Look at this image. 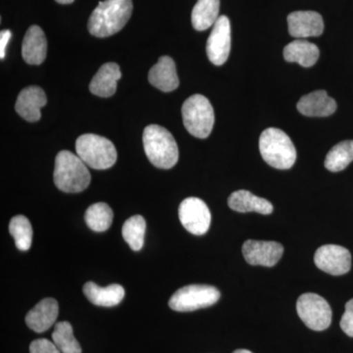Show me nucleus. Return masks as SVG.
I'll use <instances>...</instances> for the list:
<instances>
[{"mask_svg":"<svg viewBox=\"0 0 353 353\" xmlns=\"http://www.w3.org/2000/svg\"><path fill=\"white\" fill-rule=\"evenodd\" d=\"M132 12V0L99 2L88 20V32L97 38H108L126 26Z\"/></svg>","mask_w":353,"mask_h":353,"instance_id":"1","label":"nucleus"},{"mask_svg":"<svg viewBox=\"0 0 353 353\" xmlns=\"http://www.w3.org/2000/svg\"><path fill=\"white\" fill-rule=\"evenodd\" d=\"M53 179L57 189L68 194H78L90 185V173L87 165L78 155L62 150L55 158Z\"/></svg>","mask_w":353,"mask_h":353,"instance_id":"2","label":"nucleus"},{"mask_svg":"<svg viewBox=\"0 0 353 353\" xmlns=\"http://www.w3.org/2000/svg\"><path fill=\"white\" fill-rule=\"evenodd\" d=\"M143 148L150 163L160 169H171L179 160V148L173 134L159 125L145 128Z\"/></svg>","mask_w":353,"mask_h":353,"instance_id":"3","label":"nucleus"},{"mask_svg":"<svg viewBox=\"0 0 353 353\" xmlns=\"http://www.w3.org/2000/svg\"><path fill=\"white\" fill-rule=\"evenodd\" d=\"M259 150L264 161L273 168L288 170L296 163V146L282 130H265L260 136Z\"/></svg>","mask_w":353,"mask_h":353,"instance_id":"4","label":"nucleus"},{"mask_svg":"<svg viewBox=\"0 0 353 353\" xmlns=\"http://www.w3.org/2000/svg\"><path fill=\"white\" fill-rule=\"evenodd\" d=\"M76 152L87 166L95 170H106L117 161L115 146L99 134H85L78 138Z\"/></svg>","mask_w":353,"mask_h":353,"instance_id":"5","label":"nucleus"},{"mask_svg":"<svg viewBox=\"0 0 353 353\" xmlns=\"http://www.w3.org/2000/svg\"><path fill=\"white\" fill-rule=\"evenodd\" d=\"M183 121L185 129L197 139L210 136L214 127L215 115L210 101L204 95L194 94L183 102Z\"/></svg>","mask_w":353,"mask_h":353,"instance_id":"6","label":"nucleus"},{"mask_svg":"<svg viewBox=\"0 0 353 353\" xmlns=\"http://www.w3.org/2000/svg\"><path fill=\"white\" fill-rule=\"evenodd\" d=\"M220 296L219 290L212 285H185L171 296L169 306L178 312H190L212 306L219 301Z\"/></svg>","mask_w":353,"mask_h":353,"instance_id":"7","label":"nucleus"},{"mask_svg":"<svg viewBox=\"0 0 353 353\" xmlns=\"http://www.w3.org/2000/svg\"><path fill=\"white\" fill-rule=\"evenodd\" d=\"M296 310L304 324L313 331H324L331 325V306L319 294L312 292L301 294L297 299Z\"/></svg>","mask_w":353,"mask_h":353,"instance_id":"8","label":"nucleus"},{"mask_svg":"<svg viewBox=\"0 0 353 353\" xmlns=\"http://www.w3.org/2000/svg\"><path fill=\"white\" fill-rule=\"evenodd\" d=\"M179 218L183 228L190 234L202 236L208 233L211 213L205 202L197 197H188L179 208Z\"/></svg>","mask_w":353,"mask_h":353,"instance_id":"9","label":"nucleus"},{"mask_svg":"<svg viewBox=\"0 0 353 353\" xmlns=\"http://www.w3.org/2000/svg\"><path fill=\"white\" fill-rule=\"evenodd\" d=\"M231 23L227 16H220L213 26L206 46V52L210 62L217 66L226 63L231 51Z\"/></svg>","mask_w":353,"mask_h":353,"instance_id":"10","label":"nucleus"},{"mask_svg":"<svg viewBox=\"0 0 353 353\" xmlns=\"http://www.w3.org/2000/svg\"><path fill=\"white\" fill-rule=\"evenodd\" d=\"M314 262L320 270L330 275H345L352 268V254L343 246L323 245L315 252Z\"/></svg>","mask_w":353,"mask_h":353,"instance_id":"11","label":"nucleus"},{"mask_svg":"<svg viewBox=\"0 0 353 353\" xmlns=\"http://www.w3.org/2000/svg\"><path fill=\"white\" fill-rule=\"evenodd\" d=\"M284 248L276 241H246L243 245L245 261L252 266L273 267L280 261Z\"/></svg>","mask_w":353,"mask_h":353,"instance_id":"12","label":"nucleus"},{"mask_svg":"<svg viewBox=\"0 0 353 353\" xmlns=\"http://www.w3.org/2000/svg\"><path fill=\"white\" fill-rule=\"evenodd\" d=\"M290 36L296 39L319 37L324 31L322 16L315 11H296L288 16Z\"/></svg>","mask_w":353,"mask_h":353,"instance_id":"13","label":"nucleus"},{"mask_svg":"<svg viewBox=\"0 0 353 353\" xmlns=\"http://www.w3.org/2000/svg\"><path fill=\"white\" fill-rule=\"evenodd\" d=\"M48 102L43 88L31 85L24 88L18 95L16 101V112L28 122H37L41 119V109Z\"/></svg>","mask_w":353,"mask_h":353,"instance_id":"14","label":"nucleus"},{"mask_svg":"<svg viewBox=\"0 0 353 353\" xmlns=\"http://www.w3.org/2000/svg\"><path fill=\"white\" fill-rule=\"evenodd\" d=\"M59 314V306L54 299H43L26 315V324L36 333L51 328Z\"/></svg>","mask_w":353,"mask_h":353,"instance_id":"15","label":"nucleus"},{"mask_svg":"<svg viewBox=\"0 0 353 353\" xmlns=\"http://www.w3.org/2000/svg\"><path fill=\"white\" fill-rule=\"evenodd\" d=\"M48 41L39 26H31L26 32L22 43V57L26 63L41 65L46 58Z\"/></svg>","mask_w":353,"mask_h":353,"instance_id":"16","label":"nucleus"},{"mask_svg":"<svg viewBox=\"0 0 353 353\" xmlns=\"http://www.w3.org/2000/svg\"><path fill=\"white\" fill-rule=\"evenodd\" d=\"M297 110L308 117H327L336 112V102L325 90H316L301 97Z\"/></svg>","mask_w":353,"mask_h":353,"instance_id":"17","label":"nucleus"},{"mask_svg":"<svg viewBox=\"0 0 353 353\" xmlns=\"http://www.w3.org/2000/svg\"><path fill=\"white\" fill-rule=\"evenodd\" d=\"M148 81L153 87L163 92H170L179 87V78L176 64L169 57L159 58L157 64L148 73Z\"/></svg>","mask_w":353,"mask_h":353,"instance_id":"18","label":"nucleus"},{"mask_svg":"<svg viewBox=\"0 0 353 353\" xmlns=\"http://www.w3.org/2000/svg\"><path fill=\"white\" fill-rule=\"evenodd\" d=\"M121 77L122 73L117 63L109 62L102 65L90 83V92L101 97H112L117 90V82Z\"/></svg>","mask_w":353,"mask_h":353,"instance_id":"19","label":"nucleus"},{"mask_svg":"<svg viewBox=\"0 0 353 353\" xmlns=\"http://www.w3.org/2000/svg\"><path fill=\"white\" fill-rule=\"evenodd\" d=\"M83 294L92 304L102 307H113L122 303L125 290L122 285L113 284L101 288L94 282L85 283L83 288Z\"/></svg>","mask_w":353,"mask_h":353,"instance_id":"20","label":"nucleus"},{"mask_svg":"<svg viewBox=\"0 0 353 353\" xmlns=\"http://www.w3.org/2000/svg\"><path fill=\"white\" fill-rule=\"evenodd\" d=\"M230 208L236 212H256L259 214L269 215L273 212V205L270 201L254 196L248 190H236L228 199Z\"/></svg>","mask_w":353,"mask_h":353,"instance_id":"21","label":"nucleus"},{"mask_svg":"<svg viewBox=\"0 0 353 353\" xmlns=\"http://www.w3.org/2000/svg\"><path fill=\"white\" fill-rule=\"evenodd\" d=\"M285 61L296 62L301 66L309 68L318 61L320 50L316 44L309 43L305 39H299L288 44L284 50Z\"/></svg>","mask_w":353,"mask_h":353,"instance_id":"22","label":"nucleus"},{"mask_svg":"<svg viewBox=\"0 0 353 353\" xmlns=\"http://www.w3.org/2000/svg\"><path fill=\"white\" fill-rule=\"evenodd\" d=\"M220 0H197L192 9V24L196 31H205L218 20Z\"/></svg>","mask_w":353,"mask_h":353,"instance_id":"23","label":"nucleus"},{"mask_svg":"<svg viewBox=\"0 0 353 353\" xmlns=\"http://www.w3.org/2000/svg\"><path fill=\"white\" fill-rule=\"evenodd\" d=\"M85 220L88 227L92 231H108L112 224V209L104 202H97L87 209Z\"/></svg>","mask_w":353,"mask_h":353,"instance_id":"24","label":"nucleus"},{"mask_svg":"<svg viewBox=\"0 0 353 353\" xmlns=\"http://www.w3.org/2000/svg\"><path fill=\"white\" fill-rule=\"evenodd\" d=\"M353 161V141H341L334 145L325 159V167L331 172H340Z\"/></svg>","mask_w":353,"mask_h":353,"instance_id":"25","label":"nucleus"},{"mask_svg":"<svg viewBox=\"0 0 353 353\" xmlns=\"http://www.w3.org/2000/svg\"><path fill=\"white\" fill-rule=\"evenodd\" d=\"M146 223L141 215H134L124 223L122 236L134 252H139L145 243Z\"/></svg>","mask_w":353,"mask_h":353,"instance_id":"26","label":"nucleus"},{"mask_svg":"<svg viewBox=\"0 0 353 353\" xmlns=\"http://www.w3.org/2000/svg\"><path fill=\"white\" fill-rule=\"evenodd\" d=\"M52 341L61 353H82V347L76 340L69 322H58L52 333Z\"/></svg>","mask_w":353,"mask_h":353,"instance_id":"27","label":"nucleus"},{"mask_svg":"<svg viewBox=\"0 0 353 353\" xmlns=\"http://www.w3.org/2000/svg\"><path fill=\"white\" fill-rule=\"evenodd\" d=\"M9 232L15 241V245L21 252H28L32 241V228L29 219L25 216L13 217L9 223Z\"/></svg>","mask_w":353,"mask_h":353,"instance_id":"28","label":"nucleus"},{"mask_svg":"<svg viewBox=\"0 0 353 353\" xmlns=\"http://www.w3.org/2000/svg\"><path fill=\"white\" fill-rule=\"evenodd\" d=\"M30 353H61L55 343L46 339H39L30 345Z\"/></svg>","mask_w":353,"mask_h":353,"instance_id":"29","label":"nucleus"},{"mask_svg":"<svg viewBox=\"0 0 353 353\" xmlns=\"http://www.w3.org/2000/svg\"><path fill=\"white\" fill-rule=\"evenodd\" d=\"M341 328L353 338V299L345 304V311L341 320Z\"/></svg>","mask_w":353,"mask_h":353,"instance_id":"30","label":"nucleus"},{"mask_svg":"<svg viewBox=\"0 0 353 353\" xmlns=\"http://www.w3.org/2000/svg\"><path fill=\"white\" fill-rule=\"evenodd\" d=\"M12 37V32L9 30H3L0 32V58L4 59L6 58V46Z\"/></svg>","mask_w":353,"mask_h":353,"instance_id":"31","label":"nucleus"},{"mask_svg":"<svg viewBox=\"0 0 353 353\" xmlns=\"http://www.w3.org/2000/svg\"><path fill=\"white\" fill-rule=\"evenodd\" d=\"M55 1L60 4H70L75 1V0H55Z\"/></svg>","mask_w":353,"mask_h":353,"instance_id":"32","label":"nucleus"},{"mask_svg":"<svg viewBox=\"0 0 353 353\" xmlns=\"http://www.w3.org/2000/svg\"><path fill=\"white\" fill-rule=\"evenodd\" d=\"M233 353H252V352H250V350H236V352H234Z\"/></svg>","mask_w":353,"mask_h":353,"instance_id":"33","label":"nucleus"}]
</instances>
